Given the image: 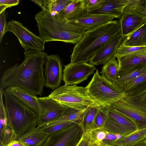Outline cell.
<instances>
[{"label": "cell", "mask_w": 146, "mask_h": 146, "mask_svg": "<svg viewBox=\"0 0 146 146\" xmlns=\"http://www.w3.org/2000/svg\"><path fill=\"white\" fill-rule=\"evenodd\" d=\"M40 37L46 42L59 41L76 44L86 30L79 25L42 10L35 16Z\"/></svg>", "instance_id": "cell-2"}, {"label": "cell", "mask_w": 146, "mask_h": 146, "mask_svg": "<svg viewBox=\"0 0 146 146\" xmlns=\"http://www.w3.org/2000/svg\"><path fill=\"white\" fill-rule=\"evenodd\" d=\"M90 146H96L94 145L91 144V145H90Z\"/></svg>", "instance_id": "cell-47"}, {"label": "cell", "mask_w": 146, "mask_h": 146, "mask_svg": "<svg viewBox=\"0 0 146 146\" xmlns=\"http://www.w3.org/2000/svg\"><path fill=\"white\" fill-rule=\"evenodd\" d=\"M115 57H114L104 64L101 75L107 80L114 85L119 71V65Z\"/></svg>", "instance_id": "cell-27"}, {"label": "cell", "mask_w": 146, "mask_h": 146, "mask_svg": "<svg viewBox=\"0 0 146 146\" xmlns=\"http://www.w3.org/2000/svg\"><path fill=\"white\" fill-rule=\"evenodd\" d=\"M121 44L128 46H146V21L139 28L124 38Z\"/></svg>", "instance_id": "cell-23"}, {"label": "cell", "mask_w": 146, "mask_h": 146, "mask_svg": "<svg viewBox=\"0 0 146 146\" xmlns=\"http://www.w3.org/2000/svg\"><path fill=\"white\" fill-rule=\"evenodd\" d=\"M146 70V63L119 70L114 85L121 90Z\"/></svg>", "instance_id": "cell-19"}, {"label": "cell", "mask_w": 146, "mask_h": 146, "mask_svg": "<svg viewBox=\"0 0 146 146\" xmlns=\"http://www.w3.org/2000/svg\"><path fill=\"white\" fill-rule=\"evenodd\" d=\"M48 96L65 106L78 110L99 105L89 96L86 87L76 84L60 86L52 92Z\"/></svg>", "instance_id": "cell-6"}, {"label": "cell", "mask_w": 146, "mask_h": 146, "mask_svg": "<svg viewBox=\"0 0 146 146\" xmlns=\"http://www.w3.org/2000/svg\"><path fill=\"white\" fill-rule=\"evenodd\" d=\"M5 10L0 13V43H1L3 36L5 33L7 22Z\"/></svg>", "instance_id": "cell-37"}, {"label": "cell", "mask_w": 146, "mask_h": 146, "mask_svg": "<svg viewBox=\"0 0 146 146\" xmlns=\"http://www.w3.org/2000/svg\"><path fill=\"white\" fill-rule=\"evenodd\" d=\"M109 107L131 119L136 125L137 130L146 128V92L137 96H124Z\"/></svg>", "instance_id": "cell-7"}, {"label": "cell", "mask_w": 146, "mask_h": 146, "mask_svg": "<svg viewBox=\"0 0 146 146\" xmlns=\"http://www.w3.org/2000/svg\"><path fill=\"white\" fill-rule=\"evenodd\" d=\"M104 1V0H84L88 13L100 9Z\"/></svg>", "instance_id": "cell-36"}, {"label": "cell", "mask_w": 146, "mask_h": 146, "mask_svg": "<svg viewBox=\"0 0 146 146\" xmlns=\"http://www.w3.org/2000/svg\"><path fill=\"white\" fill-rule=\"evenodd\" d=\"M25 59L20 64L6 70L0 80L3 89L11 86L21 87L35 95H42L45 86L43 66L47 55L41 50H25Z\"/></svg>", "instance_id": "cell-1"}, {"label": "cell", "mask_w": 146, "mask_h": 146, "mask_svg": "<svg viewBox=\"0 0 146 146\" xmlns=\"http://www.w3.org/2000/svg\"><path fill=\"white\" fill-rule=\"evenodd\" d=\"M91 143L86 134L83 133L76 146H90Z\"/></svg>", "instance_id": "cell-40"}, {"label": "cell", "mask_w": 146, "mask_h": 146, "mask_svg": "<svg viewBox=\"0 0 146 146\" xmlns=\"http://www.w3.org/2000/svg\"><path fill=\"white\" fill-rule=\"evenodd\" d=\"M73 0H42L43 10L47 11L52 15H58Z\"/></svg>", "instance_id": "cell-28"}, {"label": "cell", "mask_w": 146, "mask_h": 146, "mask_svg": "<svg viewBox=\"0 0 146 146\" xmlns=\"http://www.w3.org/2000/svg\"><path fill=\"white\" fill-rule=\"evenodd\" d=\"M0 146H5L18 139L16 133L9 125L7 120H0Z\"/></svg>", "instance_id": "cell-29"}, {"label": "cell", "mask_w": 146, "mask_h": 146, "mask_svg": "<svg viewBox=\"0 0 146 146\" xmlns=\"http://www.w3.org/2000/svg\"><path fill=\"white\" fill-rule=\"evenodd\" d=\"M115 18V17L110 15H87L79 19L70 21L79 25L86 31L111 22Z\"/></svg>", "instance_id": "cell-20"}, {"label": "cell", "mask_w": 146, "mask_h": 146, "mask_svg": "<svg viewBox=\"0 0 146 146\" xmlns=\"http://www.w3.org/2000/svg\"><path fill=\"white\" fill-rule=\"evenodd\" d=\"M96 146H115L113 145H109L102 143H100L97 145H95Z\"/></svg>", "instance_id": "cell-43"}, {"label": "cell", "mask_w": 146, "mask_h": 146, "mask_svg": "<svg viewBox=\"0 0 146 146\" xmlns=\"http://www.w3.org/2000/svg\"><path fill=\"white\" fill-rule=\"evenodd\" d=\"M3 92L9 125L19 139L27 131L37 126L38 115L5 89H3Z\"/></svg>", "instance_id": "cell-4"}, {"label": "cell", "mask_w": 146, "mask_h": 146, "mask_svg": "<svg viewBox=\"0 0 146 146\" xmlns=\"http://www.w3.org/2000/svg\"><path fill=\"white\" fill-rule=\"evenodd\" d=\"M64 67L63 80L67 85L78 84L86 80L96 69L94 65L87 62H70Z\"/></svg>", "instance_id": "cell-12"}, {"label": "cell", "mask_w": 146, "mask_h": 146, "mask_svg": "<svg viewBox=\"0 0 146 146\" xmlns=\"http://www.w3.org/2000/svg\"><path fill=\"white\" fill-rule=\"evenodd\" d=\"M4 146H28L24 142L19 140L12 141L8 144Z\"/></svg>", "instance_id": "cell-41"}, {"label": "cell", "mask_w": 146, "mask_h": 146, "mask_svg": "<svg viewBox=\"0 0 146 146\" xmlns=\"http://www.w3.org/2000/svg\"><path fill=\"white\" fill-rule=\"evenodd\" d=\"M123 39L121 31L91 58L89 63L94 66L104 64L115 57L117 51Z\"/></svg>", "instance_id": "cell-14"}, {"label": "cell", "mask_w": 146, "mask_h": 146, "mask_svg": "<svg viewBox=\"0 0 146 146\" xmlns=\"http://www.w3.org/2000/svg\"><path fill=\"white\" fill-rule=\"evenodd\" d=\"M121 137V136L119 135L108 132L105 138L101 143L114 146L116 141Z\"/></svg>", "instance_id": "cell-38"}, {"label": "cell", "mask_w": 146, "mask_h": 146, "mask_svg": "<svg viewBox=\"0 0 146 146\" xmlns=\"http://www.w3.org/2000/svg\"><path fill=\"white\" fill-rule=\"evenodd\" d=\"M39 108L37 126L41 127L56 120L69 108L48 96L38 98Z\"/></svg>", "instance_id": "cell-10"}, {"label": "cell", "mask_w": 146, "mask_h": 146, "mask_svg": "<svg viewBox=\"0 0 146 146\" xmlns=\"http://www.w3.org/2000/svg\"><path fill=\"white\" fill-rule=\"evenodd\" d=\"M19 1V0H0V13L7 8L18 5Z\"/></svg>", "instance_id": "cell-39"}, {"label": "cell", "mask_w": 146, "mask_h": 146, "mask_svg": "<svg viewBox=\"0 0 146 146\" xmlns=\"http://www.w3.org/2000/svg\"><path fill=\"white\" fill-rule=\"evenodd\" d=\"M88 13L84 0H73L58 15L67 20L71 21L82 18Z\"/></svg>", "instance_id": "cell-17"}, {"label": "cell", "mask_w": 146, "mask_h": 146, "mask_svg": "<svg viewBox=\"0 0 146 146\" xmlns=\"http://www.w3.org/2000/svg\"><path fill=\"white\" fill-rule=\"evenodd\" d=\"M76 123L70 121H63L53 123L41 127L43 132L48 136L64 130Z\"/></svg>", "instance_id": "cell-32"}, {"label": "cell", "mask_w": 146, "mask_h": 146, "mask_svg": "<svg viewBox=\"0 0 146 146\" xmlns=\"http://www.w3.org/2000/svg\"><path fill=\"white\" fill-rule=\"evenodd\" d=\"M31 1L34 2L37 5L41 8L42 10H43V7L42 5V0H32Z\"/></svg>", "instance_id": "cell-42"}, {"label": "cell", "mask_w": 146, "mask_h": 146, "mask_svg": "<svg viewBox=\"0 0 146 146\" xmlns=\"http://www.w3.org/2000/svg\"><path fill=\"white\" fill-rule=\"evenodd\" d=\"M108 117L106 108L101 107L95 118L90 131L103 128Z\"/></svg>", "instance_id": "cell-34"}, {"label": "cell", "mask_w": 146, "mask_h": 146, "mask_svg": "<svg viewBox=\"0 0 146 146\" xmlns=\"http://www.w3.org/2000/svg\"><path fill=\"white\" fill-rule=\"evenodd\" d=\"M86 87L89 96L102 107L110 106L125 96L121 90L100 75L98 69Z\"/></svg>", "instance_id": "cell-5"}, {"label": "cell", "mask_w": 146, "mask_h": 146, "mask_svg": "<svg viewBox=\"0 0 146 146\" xmlns=\"http://www.w3.org/2000/svg\"><path fill=\"white\" fill-rule=\"evenodd\" d=\"M8 31L16 36L24 50H44L46 40L36 35L19 22L11 20L7 23L5 32Z\"/></svg>", "instance_id": "cell-8"}, {"label": "cell", "mask_w": 146, "mask_h": 146, "mask_svg": "<svg viewBox=\"0 0 146 146\" xmlns=\"http://www.w3.org/2000/svg\"><path fill=\"white\" fill-rule=\"evenodd\" d=\"M5 89L38 115L39 108L38 97L35 95L17 86H10Z\"/></svg>", "instance_id": "cell-18"}, {"label": "cell", "mask_w": 146, "mask_h": 146, "mask_svg": "<svg viewBox=\"0 0 146 146\" xmlns=\"http://www.w3.org/2000/svg\"><path fill=\"white\" fill-rule=\"evenodd\" d=\"M106 108L108 117L103 128L108 132L122 137L137 130L135 124L127 116L110 107Z\"/></svg>", "instance_id": "cell-9"}, {"label": "cell", "mask_w": 146, "mask_h": 146, "mask_svg": "<svg viewBox=\"0 0 146 146\" xmlns=\"http://www.w3.org/2000/svg\"><path fill=\"white\" fill-rule=\"evenodd\" d=\"M86 108L78 110L69 108L58 119L49 124L63 121H70L78 123Z\"/></svg>", "instance_id": "cell-30"}, {"label": "cell", "mask_w": 146, "mask_h": 146, "mask_svg": "<svg viewBox=\"0 0 146 146\" xmlns=\"http://www.w3.org/2000/svg\"><path fill=\"white\" fill-rule=\"evenodd\" d=\"M146 0H128L124 7L123 13H135L143 15Z\"/></svg>", "instance_id": "cell-31"}, {"label": "cell", "mask_w": 146, "mask_h": 146, "mask_svg": "<svg viewBox=\"0 0 146 146\" xmlns=\"http://www.w3.org/2000/svg\"><path fill=\"white\" fill-rule=\"evenodd\" d=\"M134 146H146V142H143Z\"/></svg>", "instance_id": "cell-44"}, {"label": "cell", "mask_w": 146, "mask_h": 146, "mask_svg": "<svg viewBox=\"0 0 146 146\" xmlns=\"http://www.w3.org/2000/svg\"><path fill=\"white\" fill-rule=\"evenodd\" d=\"M146 51V46H128L121 44L119 47L116 55V58L127 55L136 52Z\"/></svg>", "instance_id": "cell-35"}, {"label": "cell", "mask_w": 146, "mask_h": 146, "mask_svg": "<svg viewBox=\"0 0 146 146\" xmlns=\"http://www.w3.org/2000/svg\"><path fill=\"white\" fill-rule=\"evenodd\" d=\"M45 61L44 86L54 90L58 87L63 79L62 62L56 54L47 55Z\"/></svg>", "instance_id": "cell-13"}, {"label": "cell", "mask_w": 146, "mask_h": 146, "mask_svg": "<svg viewBox=\"0 0 146 146\" xmlns=\"http://www.w3.org/2000/svg\"><path fill=\"white\" fill-rule=\"evenodd\" d=\"M119 70L146 63V51L136 52L116 58Z\"/></svg>", "instance_id": "cell-24"}, {"label": "cell", "mask_w": 146, "mask_h": 146, "mask_svg": "<svg viewBox=\"0 0 146 146\" xmlns=\"http://www.w3.org/2000/svg\"><path fill=\"white\" fill-rule=\"evenodd\" d=\"M48 136L43 132L40 127L36 126L27 131L18 140L24 142L28 146H41Z\"/></svg>", "instance_id": "cell-22"}, {"label": "cell", "mask_w": 146, "mask_h": 146, "mask_svg": "<svg viewBox=\"0 0 146 146\" xmlns=\"http://www.w3.org/2000/svg\"><path fill=\"white\" fill-rule=\"evenodd\" d=\"M101 107L99 105H95L87 108L78 123L83 133L86 134L90 132L95 118Z\"/></svg>", "instance_id": "cell-26"}, {"label": "cell", "mask_w": 146, "mask_h": 146, "mask_svg": "<svg viewBox=\"0 0 146 146\" xmlns=\"http://www.w3.org/2000/svg\"><path fill=\"white\" fill-rule=\"evenodd\" d=\"M143 15L145 17V20L146 21V1L145 8L143 12Z\"/></svg>", "instance_id": "cell-45"}, {"label": "cell", "mask_w": 146, "mask_h": 146, "mask_svg": "<svg viewBox=\"0 0 146 146\" xmlns=\"http://www.w3.org/2000/svg\"><path fill=\"white\" fill-rule=\"evenodd\" d=\"M146 138V128L137 130L118 139L115 146H134L142 142Z\"/></svg>", "instance_id": "cell-25"}, {"label": "cell", "mask_w": 146, "mask_h": 146, "mask_svg": "<svg viewBox=\"0 0 146 146\" xmlns=\"http://www.w3.org/2000/svg\"><path fill=\"white\" fill-rule=\"evenodd\" d=\"M143 142H146V138L143 141Z\"/></svg>", "instance_id": "cell-46"}, {"label": "cell", "mask_w": 146, "mask_h": 146, "mask_svg": "<svg viewBox=\"0 0 146 146\" xmlns=\"http://www.w3.org/2000/svg\"><path fill=\"white\" fill-rule=\"evenodd\" d=\"M83 134L78 123L56 133L48 135L41 146H76Z\"/></svg>", "instance_id": "cell-11"}, {"label": "cell", "mask_w": 146, "mask_h": 146, "mask_svg": "<svg viewBox=\"0 0 146 146\" xmlns=\"http://www.w3.org/2000/svg\"><path fill=\"white\" fill-rule=\"evenodd\" d=\"M108 133L102 128L92 130L86 134L91 144L96 145L102 142Z\"/></svg>", "instance_id": "cell-33"}, {"label": "cell", "mask_w": 146, "mask_h": 146, "mask_svg": "<svg viewBox=\"0 0 146 146\" xmlns=\"http://www.w3.org/2000/svg\"><path fill=\"white\" fill-rule=\"evenodd\" d=\"M145 21L143 15L123 13L119 22L124 38L139 28Z\"/></svg>", "instance_id": "cell-15"}, {"label": "cell", "mask_w": 146, "mask_h": 146, "mask_svg": "<svg viewBox=\"0 0 146 146\" xmlns=\"http://www.w3.org/2000/svg\"><path fill=\"white\" fill-rule=\"evenodd\" d=\"M125 96L139 95L146 92V70L128 83L122 89Z\"/></svg>", "instance_id": "cell-21"}, {"label": "cell", "mask_w": 146, "mask_h": 146, "mask_svg": "<svg viewBox=\"0 0 146 146\" xmlns=\"http://www.w3.org/2000/svg\"><path fill=\"white\" fill-rule=\"evenodd\" d=\"M128 0H104L99 9L87 15H102L113 16L119 19L123 14V9Z\"/></svg>", "instance_id": "cell-16"}, {"label": "cell", "mask_w": 146, "mask_h": 146, "mask_svg": "<svg viewBox=\"0 0 146 146\" xmlns=\"http://www.w3.org/2000/svg\"><path fill=\"white\" fill-rule=\"evenodd\" d=\"M121 31L120 25L117 20L86 31L73 48L70 62H89L94 55Z\"/></svg>", "instance_id": "cell-3"}]
</instances>
